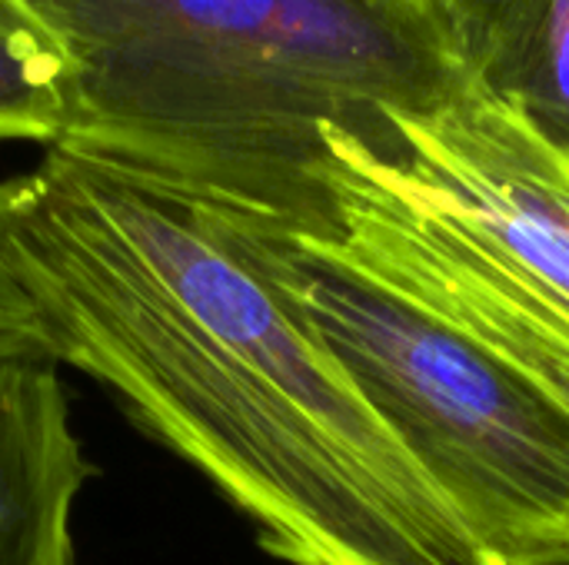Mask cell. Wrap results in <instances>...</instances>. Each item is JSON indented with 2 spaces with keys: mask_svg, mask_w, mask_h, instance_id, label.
<instances>
[{
  "mask_svg": "<svg viewBox=\"0 0 569 565\" xmlns=\"http://www.w3.org/2000/svg\"><path fill=\"white\" fill-rule=\"evenodd\" d=\"M527 565H569V556H557V559H537V563Z\"/></svg>",
  "mask_w": 569,
  "mask_h": 565,
  "instance_id": "obj_10",
  "label": "cell"
},
{
  "mask_svg": "<svg viewBox=\"0 0 569 565\" xmlns=\"http://www.w3.org/2000/svg\"><path fill=\"white\" fill-rule=\"evenodd\" d=\"M67 57V147L223 213L333 223L330 133L403 153L397 113L470 80L427 0H27Z\"/></svg>",
  "mask_w": 569,
  "mask_h": 565,
  "instance_id": "obj_2",
  "label": "cell"
},
{
  "mask_svg": "<svg viewBox=\"0 0 569 565\" xmlns=\"http://www.w3.org/2000/svg\"><path fill=\"white\" fill-rule=\"evenodd\" d=\"M393 123L403 153L383 163L430 190L569 320L567 153L473 83Z\"/></svg>",
  "mask_w": 569,
  "mask_h": 565,
  "instance_id": "obj_5",
  "label": "cell"
},
{
  "mask_svg": "<svg viewBox=\"0 0 569 565\" xmlns=\"http://www.w3.org/2000/svg\"><path fill=\"white\" fill-rule=\"evenodd\" d=\"M227 216L490 559L569 556V426L547 403L323 236Z\"/></svg>",
  "mask_w": 569,
  "mask_h": 565,
  "instance_id": "obj_3",
  "label": "cell"
},
{
  "mask_svg": "<svg viewBox=\"0 0 569 565\" xmlns=\"http://www.w3.org/2000/svg\"><path fill=\"white\" fill-rule=\"evenodd\" d=\"M0 360H50L33 306L0 256Z\"/></svg>",
  "mask_w": 569,
  "mask_h": 565,
  "instance_id": "obj_9",
  "label": "cell"
},
{
  "mask_svg": "<svg viewBox=\"0 0 569 565\" xmlns=\"http://www.w3.org/2000/svg\"><path fill=\"white\" fill-rule=\"evenodd\" d=\"M47 356L103 386L290 565H507L370 410L230 216L47 147L0 183Z\"/></svg>",
  "mask_w": 569,
  "mask_h": 565,
  "instance_id": "obj_1",
  "label": "cell"
},
{
  "mask_svg": "<svg viewBox=\"0 0 569 565\" xmlns=\"http://www.w3.org/2000/svg\"><path fill=\"white\" fill-rule=\"evenodd\" d=\"M463 77L569 157V0H427Z\"/></svg>",
  "mask_w": 569,
  "mask_h": 565,
  "instance_id": "obj_7",
  "label": "cell"
},
{
  "mask_svg": "<svg viewBox=\"0 0 569 565\" xmlns=\"http://www.w3.org/2000/svg\"><path fill=\"white\" fill-rule=\"evenodd\" d=\"M67 57L27 0H0V140L53 147L63 127Z\"/></svg>",
  "mask_w": 569,
  "mask_h": 565,
  "instance_id": "obj_8",
  "label": "cell"
},
{
  "mask_svg": "<svg viewBox=\"0 0 569 565\" xmlns=\"http://www.w3.org/2000/svg\"><path fill=\"white\" fill-rule=\"evenodd\" d=\"M327 143L333 223L317 236L467 336L569 426L567 316L403 170L347 133Z\"/></svg>",
  "mask_w": 569,
  "mask_h": 565,
  "instance_id": "obj_4",
  "label": "cell"
},
{
  "mask_svg": "<svg viewBox=\"0 0 569 565\" xmlns=\"http://www.w3.org/2000/svg\"><path fill=\"white\" fill-rule=\"evenodd\" d=\"M93 473L57 363L0 360V565H77Z\"/></svg>",
  "mask_w": 569,
  "mask_h": 565,
  "instance_id": "obj_6",
  "label": "cell"
}]
</instances>
